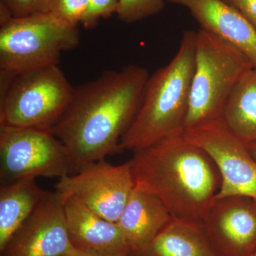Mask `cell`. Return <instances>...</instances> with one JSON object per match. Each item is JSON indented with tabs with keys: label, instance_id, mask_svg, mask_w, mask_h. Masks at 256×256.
I'll list each match as a JSON object with an SVG mask.
<instances>
[{
	"label": "cell",
	"instance_id": "obj_1",
	"mask_svg": "<svg viewBox=\"0 0 256 256\" xmlns=\"http://www.w3.org/2000/svg\"><path fill=\"white\" fill-rule=\"evenodd\" d=\"M149 78L146 68L129 65L75 88L50 130L68 150L73 174L122 151L121 140L140 108Z\"/></svg>",
	"mask_w": 256,
	"mask_h": 256
},
{
	"label": "cell",
	"instance_id": "obj_2",
	"mask_svg": "<svg viewBox=\"0 0 256 256\" xmlns=\"http://www.w3.org/2000/svg\"><path fill=\"white\" fill-rule=\"evenodd\" d=\"M133 152L134 188L156 197L173 218L203 223L220 186L206 152L182 134Z\"/></svg>",
	"mask_w": 256,
	"mask_h": 256
},
{
	"label": "cell",
	"instance_id": "obj_3",
	"mask_svg": "<svg viewBox=\"0 0 256 256\" xmlns=\"http://www.w3.org/2000/svg\"><path fill=\"white\" fill-rule=\"evenodd\" d=\"M196 32H184L168 65L150 76L140 108L122 136V151L136 152L183 134L195 68Z\"/></svg>",
	"mask_w": 256,
	"mask_h": 256
},
{
	"label": "cell",
	"instance_id": "obj_4",
	"mask_svg": "<svg viewBox=\"0 0 256 256\" xmlns=\"http://www.w3.org/2000/svg\"><path fill=\"white\" fill-rule=\"evenodd\" d=\"M252 67L238 48L200 28L185 130L222 118L237 82Z\"/></svg>",
	"mask_w": 256,
	"mask_h": 256
},
{
	"label": "cell",
	"instance_id": "obj_5",
	"mask_svg": "<svg viewBox=\"0 0 256 256\" xmlns=\"http://www.w3.org/2000/svg\"><path fill=\"white\" fill-rule=\"evenodd\" d=\"M0 25V70L15 76L58 65L62 54L80 44L78 26L50 12Z\"/></svg>",
	"mask_w": 256,
	"mask_h": 256
},
{
	"label": "cell",
	"instance_id": "obj_6",
	"mask_svg": "<svg viewBox=\"0 0 256 256\" xmlns=\"http://www.w3.org/2000/svg\"><path fill=\"white\" fill-rule=\"evenodd\" d=\"M74 90L58 65L18 74L0 98V126L50 131Z\"/></svg>",
	"mask_w": 256,
	"mask_h": 256
},
{
	"label": "cell",
	"instance_id": "obj_7",
	"mask_svg": "<svg viewBox=\"0 0 256 256\" xmlns=\"http://www.w3.org/2000/svg\"><path fill=\"white\" fill-rule=\"evenodd\" d=\"M0 162L3 184L73 174L66 148L44 130L0 126Z\"/></svg>",
	"mask_w": 256,
	"mask_h": 256
},
{
	"label": "cell",
	"instance_id": "obj_8",
	"mask_svg": "<svg viewBox=\"0 0 256 256\" xmlns=\"http://www.w3.org/2000/svg\"><path fill=\"white\" fill-rule=\"evenodd\" d=\"M183 134L206 152L216 166L220 176L216 198L245 196L256 201V159L223 118L188 128Z\"/></svg>",
	"mask_w": 256,
	"mask_h": 256
},
{
	"label": "cell",
	"instance_id": "obj_9",
	"mask_svg": "<svg viewBox=\"0 0 256 256\" xmlns=\"http://www.w3.org/2000/svg\"><path fill=\"white\" fill-rule=\"evenodd\" d=\"M55 188L64 200L74 197L105 220L117 222L134 183L129 162L114 165L101 160L60 178Z\"/></svg>",
	"mask_w": 256,
	"mask_h": 256
},
{
	"label": "cell",
	"instance_id": "obj_10",
	"mask_svg": "<svg viewBox=\"0 0 256 256\" xmlns=\"http://www.w3.org/2000/svg\"><path fill=\"white\" fill-rule=\"evenodd\" d=\"M76 250L68 236L64 198L55 191L48 192L0 252L1 256H62Z\"/></svg>",
	"mask_w": 256,
	"mask_h": 256
},
{
	"label": "cell",
	"instance_id": "obj_11",
	"mask_svg": "<svg viewBox=\"0 0 256 256\" xmlns=\"http://www.w3.org/2000/svg\"><path fill=\"white\" fill-rule=\"evenodd\" d=\"M202 226L218 256H252L256 250V201L252 198H216Z\"/></svg>",
	"mask_w": 256,
	"mask_h": 256
},
{
	"label": "cell",
	"instance_id": "obj_12",
	"mask_svg": "<svg viewBox=\"0 0 256 256\" xmlns=\"http://www.w3.org/2000/svg\"><path fill=\"white\" fill-rule=\"evenodd\" d=\"M69 238L76 250L98 256H129L131 250L117 222L106 220L74 197L64 200Z\"/></svg>",
	"mask_w": 256,
	"mask_h": 256
},
{
	"label": "cell",
	"instance_id": "obj_13",
	"mask_svg": "<svg viewBox=\"0 0 256 256\" xmlns=\"http://www.w3.org/2000/svg\"><path fill=\"white\" fill-rule=\"evenodd\" d=\"M188 9L202 30L213 34L246 56L256 66V28L223 0H166Z\"/></svg>",
	"mask_w": 256,
	"mask_h": 256
},
{
	"label": "cell",
	"instance_id": "obj_14",
	"mask_svg": "<svg viewBox=\"0 0 256 256\" xmlns=\"http://www.w3.org/2000/svg\"><path fill=\"white\" fill-rule=\"evenodd\" d=\"M172 218L156 197L134 188L117 220L130 248L129 256L144 250Z\"/></svg>",
	"mask_w": 256,
	"mask_h": 256
},
{
	"label": "cell",
	"instance_id": "obj_15",
	"mask_svg": "<svg viewBox=\"0 0 256 256\" xmlns=\"http://www.w3.org/2000/svg\"><path fill=\"white\" fill-rule=\"evenodd\" d=\"M131 256H218L207 238L202 224L175 218L144 250Z\"/></svg>",
	"mask_w": 256,
	"mask_h": 256
},
{
	"label": "cell",
	"instance_id": "obj_16",
	"mask_svg": "<svg viewBox=\"0 0 256 256\" xmlns=\"http://www.w3.org/2000/svg\"><path fill=\"white\" fill-rule=\"evenodd\" d=\"M35 180L5 184L0 188V250L48 194Z\"/></svg>",
	"mask_w": 256,
	"mask_h": 256
},
{
	"label": "cell",
	"instance_id": "obj_17",
	"mask_svg": "<svg viewBox=\"0 0 256 256\" xmlns=\"http://www.w3.org/2000/svg\"><path fill=\"white\" fill-rule=\"evenodd\" d=\"M222 118L244 142H256V66L248 70L237 82Z\"/></svg>",
	"mask_w": 256,
	"mask_h": 256
},
{
	"label": "cell",
	"instance_id": "obj_18",
	"mask_svg": "<svg viewBox=\"0 0 256 256\" xmlns=\"http://www.w3.org/2000/svg\"><path fill=\"white\" fill-rule=\"evenodd\" d=\"M164 6V0H119L117 15L124 22H136L159 14Z\"/></svg>",
	"mask_w": 256,
	"mask_h": 256
},
{
	"label": "cell",
	"instance_id": "obj_19",
	"mask_svg": "<svg viewBox=\"0 0 256 256\" xmlns=\"http://www.w3.org/2000/svg\"><path fill=\"white\" fill-rule=\"evenodd\" d=\"M88 6V0H52L50 12L66 22L78 26Z\"/></svg>",
	"mask_w": 256,
	"mask_h": 256
},
{
	"label": "cell",
	"instance_id": "obj_20",
	"mask_svg": "<svg viewBox=\"0 0 256 256\" xmlns=\"http://www.w3.org/2000/svg\"><path fill=\"white\" fill-rule=\"evenodd\" d=\"M119 0H88V6L82 24L87 30L95 28L101 18L117 14Z\"/></svg>",
	"mask_w": 256,
	"mask_h": 256
},
{
	"label": "cell",
	"instance_id": "obj_21",
	"mask_svg": "<svg viewBox=\"0 0 256 256\" xmlns=\"http://www.w3.org/2000/svg\"><path fill=\"white\" fill-rule=\"evenodd\" d=\"M14 18L50 12L52 0H1Z\"/></svg>",
	"mask_w": 256,
	"mask_h": 256
},
{
	"label": "cell",
	"instance_id": "obj_22",
	"mask_svg": "<svg viewBox=\"0 0 256 256\" xmlns=\"http://www.w3.org/2000/svg\"><path fill=\"white\" fill-rule=\"evenodd\" d=\"M234 6L256 28V0H223Z\"/></svg>",
	"mask_w": 256,
	"mask_h": 256
},
{
	"label": "cell",
	"instance_id": "obj_23",
	"mask_svg": "<svg viewBox=\"0 0 256 256\" xmlns=\"http://www.w3.org/2000/svg\"><path fill=\"white\" fill-rule=\"evenodd\" d=\"M62 256H98L94 254H88V252H80V250H76L75 252H70V254H65Z\"/></svg>",
	"mask_w": 256,
	"mask_h": 256
},
{
	"label": "cell",
	"instance_id": "obj_24",
	"mask_svg": "<svg viewBox=\"0 0 256 256\" xmlns=\"http://www.w3.org/2000/svg\"><path fill=\"white\" fill-rule=\"evenodd\" d=\"M248 146L249 150L252 152V156L256 159V142L247 143Z\"/></svg>",
	"mask_w": 256,
	"mask_h": 256
},
{
	"label": "cell",
	"instance_id": "obj_25",
	"mask_svg": "<svg viewBox=\"0 0 256 256\" xmlns=\"http://www.w3.org/2000/svg\"><path fill=\"white\" fill-rule=\"evenodd\" d=\"M252 256H256V250H255V252L252 254Z\"/></svg>",
	"mask_w": 256,
	"mask_h": 256
}]
</instances>
